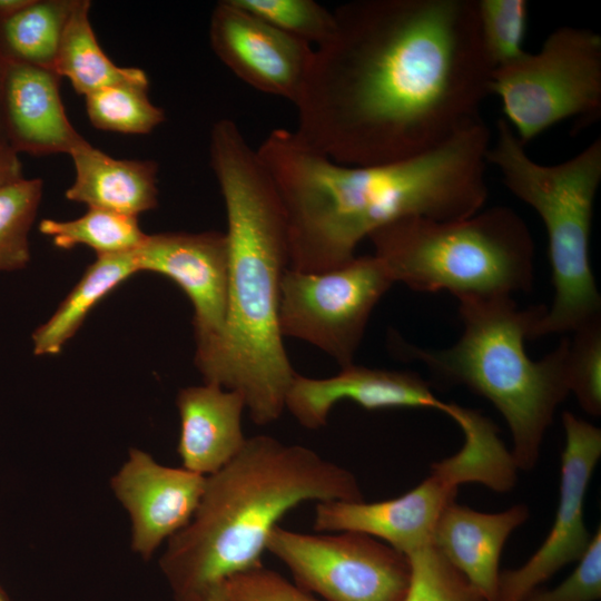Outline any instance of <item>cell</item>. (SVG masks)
Instances as JSON below:
<instances>
[{
	"mask_svg": "<svg viewBox=\"0 0 601 601\" xmlns=\"http://www.w3.org/2000/svg\"><path fill=\"white\" fill-rule=\"evenodd\" d=\"M224 583L233 601H323L264 564Z\"/></svg>",
	"mask_w": 601,
	"mask_h": 601,
	"instance_id": "32",
	"label": "cell"
},
{
	"mask_svg": "<svg viewBox=\"0 0 601 601\" xmlns=\"http://www.w3.org/2000/svg\"><path fill=\"white\" fill-rule=\"evenodd\" d=\"M194 601H233L228 595L225 583L218 584Z\"/></svg>",
	"mask_w": 601,
	"mask_h": 601,
	"instance_id": "35",
	"label": "cell"
},
{
	"mask_svg": "<svg viewBox=\"0 0 601 601\" xmlns=\"http://www.w3.org/2000/svg\"><path fill=\"white\" fill-rule=\"evenodd\" d=\"M0 601H11L8 593L0 583Z\"/></svg>",
	"mask_w": 601,
	"mask_h": 601,
	"instance_id": "37",
	"label": "cell"
},
{
	"mask_svg": "<svg viewBox=\"0 0 601 601\" xmlns=\"http://www.w3.org/2000/svg\"><path fill=\"white\" fill-rule=\"evenodd\" d=\"M136 273H139L136 249L97 256L52 316L33 332V353L39 356L60 353L97 303Z\"/></svg>",
	"mask_w": 601,
	"mask_h": 601,
	"instance_id": "21",
	"label": "cell"
},
{
	"mask_svg": "<svg viewBox=\"0 0 601 601\" xmlns=\"http://www.w3.org/2000/svg\"><path fill=\"white\" fill-rule=\"evenodd\" d=\"M39 230L58 248L83 245L97 256L135 250L147 237L138 217L100 208H88L85 215L71 220L43 219Z\"/></svg>",
	"mask_w": 601,
	"mask_h": 601,
	"instance_id": "24",
	"label": "cell"
},
{
	"mask_svg": "<svg viewBox=\"0 0 601 601\" xmlns=\"http://www.w3.org/2000/svg\"><path fill=\"white\" fill-rule=\"evenodd\" d=\"M485 51L494 68L520 58L528 28L525 0H476Z\"/></svg>",
	"mask_w": 601,
	"mask_h": 601,
	"instance_id": "28",
	"label": "cell"
},
{
	"mask_svg": "<svg viewBox=\"0 0 601 601\" xmlns=\"http://www.w3.org/2000/svg\"><path fill=\"white\" fill-rule=\"evenodd\" d=\"M565 445L561 454L560 495L553 525L533 555L500 574L496 601H524L562 568L578 561L591 535L584 523V499L601 456V430L563 412Z\"/></svg>",
	"mask_w": 601,
	"mask_h": 601,
	"instance_id": "12",
	"label": "cell"
},
{
	"mask_svg": "<svg viewBox=\"0 0 601 601\" xmlns=\"http://www.w3.org/2000/svg\"><path fill=\"white\" fill-rule=\"evenodd\" d=\"M487 162L506 188L532 207L549 239L554 299L536 322L532 339L574 332L601 319V297L590 262L594 199L601 183V138L555 165L533 160L505 119L496 124Z\"/></svg>",
	"mask_w": 601,
	"mask_h": 601,
	"instance_id": "6",
	"label": "cell"
},
{
	"mask_svg": "<svg viewBox=\"0 0 601 601\" xmlns=\"http://www.w3.org/2000/svg\"><path fill=\"white\" fill-rule=\"evenodd\" d=\"M42 196V180L21 178L0 187V272L23 268L28 235Z\"/></svg>",
	"mask_w": 601,
	"mask_h": 601,
	"instance_id": "26",
	"label": "cell"
},
{
	"mask_svg": "<svg viewBox=\"0 0 601 601\" xmlns=\"http://www.w3.org/2000/svg\"><path fill=\"white\" fill-rule=\"evenodd\" d=\"M234 1L278 30L315 48L325 43L334 30L333 11L313 0Z\"/></svg>",
	"mask_w": 601,
	"mask_h": 601,
	"instance_id": "29",
	"label": "cell"
},
{
	"mask_svg": "<svg viewBox=\"0 0 601 601\" xmlns=\"http://www.w3.org/2000/svg\"><path fill=\"white\" fill-rule=\"evenodd\" d=\"M394 283L415 292L512 296L534 280V242L512 208L495 206L470 217H407L368 236Z\"/></svg>",
	"mask_w": 601,
	"mask_h": 601,
	"instance_id": "7",
	"label": "cell"
},
{
	"mask_svg": "<svg viewBox=\"0 0 601 601\" xmlns=\"http://www.w3.org/2000/svg\"><path fill=\"white\" fill-rule=\"evenodd\" d=\"M2 67H3V59L0 56V149H11L8 145L4 128H3V119H2V109H1V80H2ZM12 150V149H11Z\"/></svg>",
	"mask_w": 601,
	"mask_h": 601,
	"instance_id": "36",
	"label": "cell"
},
{
	"mask_svg": "<svg viewBox=\"0 0 601 601\" xmlns=\"http://www.w3.org/2000/svg\"><path fill=\"white\" fill-rule=\"evenodd\" d=\"M70 156L76 177L66 190L67 199L135 217L157 207L155 161L115 159L87 140Z\"/></svg>",
	"mask_w": 601,
	"mask_h": 601,
	"instance_id": "20",
	"label": "cell"
},
{
	"mask_svg": "<svg viewBox=\"0 0 601 601\" xmlns=\"http://www.w3.org/2000/svg\"><path fill=\"white\" fill-rule=\"evenodd\" d=\"M90 1L76 0L65 27L55 72L80 95L126 82H149L139 68L115 65L99 46L89 20Z\"/></svg>",
	"mask_w": 601,
	"mask_h": 601,
	"instance_id": "22",
	"label": "cell"
},
{
	"mask_svg": "<svg viewBox=\"0 0 601 601\" xmlns=\"http://www.w3.org/2000/svg\"><path fill=\"white\" fill-rule=\"evenodd\" d=\"M266 551L296 585L323 601H402L408 585L407 558L362 533H304L277 525Z\"/></svg>",
	"mask_w": 601,
	"mask_h": 601,
	"instance_id": "10",
	"label": "cell"
},
{
	"mask_svg": "<svg viewBox=\"0 0 601 601\" xmlns=\"http://www.w3.org/2000/svg\"><path fill=\"white\" fill-rule=\"evenodd\" d=\"M482 469L467 452L434 462L430 475L417 486L394 499L365 502L325 501L315 506L316 532H356L375 538L405 556L432 544L437 521L455 501L464 483H481Z\"/></svg>",
	"mask_w": 601,
	"mask_h": 601,
	"instance_id": "11",
	"label": "cell"
},
{
	"mask_svg": "<svg viewBox=\"0 0 601 601\" xmlns=\"http://www.w3.org/2000/svg\"><path fill=\"white\" fill-rule=\"evenodd\" d=\"M353 472L299 444L269 435L206 476L190 522L167 541L160 570L176 601H194L228 579L262 565L279 521L307 501H362Z\"/></svg>",
	"mask_w": 601,
	"mask_h": 601,
	"instance_id": "4",
	"label": "cell"
},
{
	"mask_svg": "<svg viewBox=\"0 0 601 601\" xmlns=\"http://www.w3.org/2000/svg\"><path fill=\"white\" fill-rule=\"evenodd\" d=\"M575 569L551 590L532 592L524 601H597L601 598V530L598 528Z\"/></svg>",
	"mask_w": 601,
	"mask_h": 601,
	"instance_id": "31",
	"label": "cell"
},
{
	"mask_svg": "<svg viewBox=\"0 0 601 601\" xmlns=\"http://www.w3.org/2000/svg\"><path fill=\"white\" fill-rule=\"evenodd\" d=\"M209 42L218 59L245 83L296 104L314 57L309 43L278 30L234 0L215 6Z\"/></svg>",
	"mask_w": 601,
	"mask_h": 601,
	"instance_id": "13",
	"label": "cell"
},
{
	"mask_svg": "<svg viewBox=\"0 0 601 601\" xmlns=\"http://www.w3.org/2000/svg\"><path fill=\"white\" fill-rule=\"evenodd\" d=\"M149 82H126L85 96L89 121L100 130L146 135L165 121L148 97Z\"/></svg>",
	"mask_w": 601,
	"mask_h": 601,
	"instance_id": "25",
	"label": "cell"
},
{
	"mask_svg": "<svg viewBox=\"0 0 601 601\" xmlns=\"http://www.w3.org/2000/svg\"><path fill=\"white\" fill-rule=\"evenodd\" d=\"M295 135L335 162L415 157L481 119L494 67L476 0H357L334 11Z\"/></svg>",
	"mask_w": 601,
	"mask_h": 601,
	"instance_id": "1",
	"label": "cell"
},
{
	"mask_svg": "<svg viewBox=\"0 0 601 601\" xmlns=\"http://www.w3.org/2000/svg\"><path fill=\"white\" fill-rule=\"evenodd\" d=\"M209 158L227 217V308L220 336L195 365L205 383L239 392L264 426L282 416L296 374L279 328L289 268L285 211L268 168L231 119L213 125Z\"/></svg>",
	"mask_w": 601,
	"mask_h": 601,
	"instance_id": "3",
	"label": "cell"
},
{
	"mask_svg": "<svg viewBox=\"0 0 601 601\" xmlns=\"http://www.w3.org/2000/svg\"><path fill=\"white\" fill-rule=\"evenodd\" d=\"M492 93L500 98L505 120L523 145L565 119H597L600 35L579 27L556 28L538 52L494 68Z\"/></svg>",
	"mask_w": 601,
	"mask_h": 601,
	"instance_id": "8",
	"label": "cell"
},
{
	"mask_svg": "<svg viewBox=\"0 0 601 601\" xmlns=\"http://www.w3.org/2000/svg\"><path fill=\"white\" fill-rule=\"evenodd\" d=\"M206 476L162 465L139 449L111 477V490L131 522V549L149 560L155 551L193 519Z\"/></svg>",
	"mask_w": 601,
	"mask_h": 601,
	"instance_id": "15",
	"label": "cell"
},
{
	"mask_svg": "<svg viewBox=\"0 0 601 601\" xmlns=\"http://www.w3.org/2000/svg\"><path fill=\"white\" fill-rule=\"evenodd\" d=\"M351 401L368 411L433 408L455 421L461 406L440 401L427 382L412 372L370 368L351 364L329 377L295 374L285 398V410L305 428L326 425L332 408Z\"/></svg>",
	"mask_w": 601,
	"mask_h": 601,
	"instance_id": "16",
	"label": "cell"
},
{
	"mask_svg": "<svg viewBox=\"0 0 601 601\" xmlns=\"http://www.w3.org/2000/svg\"><path fill=\"white\" fill-rule=\"evenodd\" d=\"M30 2L31 0H0V21L13 16Z\"/></svg>",
	"mask_w": 601,
	"mask_h": 601,
	"instance_id": "34",
	"label": "cell"
},
{
	"mask_svg": "<svg viewBox=\"0 0 601 601\" xmlns=\"http://www.w3.org/2000/svg\"><path fill=\"white\" fill-rule=\"evenodd\" d=\"M406 558L410 580L402 601H485L432 544Z\"/></svg>",
	"mask_w": 601,
	"mask_h": 601,
	"instance_id": "27",
	"label": "cell"
},
{
	"mask_svg": "<svg viewBox=\"0 0 601 601\" xmlns=\"http://www.w3.org/2000/svg\"><path fill=\"white\" fill-rule=\"evenodd\" d=\"M491 142L480 119L415 157L348 166L311 149L292 130H272L257 151L283 203L289 268L341 267L364 238L402 218L453 220L479 213L487 198Z\"/></svg>",
	"mask_w": 601,
	"mask_h": 601,
	"instance_id": "2",
	"label": "cell"
},
{
	"mask_svg": "<svg viewBox=\"0 0 601 601\" xmlns=\"http://www.w3.org/2000/svg\"><path fill=\"white\" fill-rule=\"evenodd\" d=\"M180 431L177 452L181 467L208 476L243 450L244 396L216 384L181 388L176 397Z\"/></svg>",
	"mask_w": 601,
	"mask_h": 601,
	"instance_id": "19",
	"label": "cell"
},
{
	"mask_svg": "<svg viewBox=\"0 0 601 601\" xmlns=\"http://www.w3.org/2000/svg\"><path fill=\"white\" fill-rule=\"evenodd\" d=\"M529 515L525 504L485 513L453 501L437 521L432 545L485 601H496L503 546Z\"/></svg>",
	"mask_w": 601,
	"mask_h": 601,
	"instance_id": "18",
	"label": "cell"
},
{
	"mask_svg": "<svg viewBox=\"0 0 601 601\" xmlns=\"http://www.w3.org/2000/svg\"><path fill=\"white\" fill-rule=\"evenodd\" d=\"M457 300L463 332L454 345L421 348L396 337V352L424 364L440 380L464 385L491 402L510 428L516 467L530 471L556 407L571 393L569 338L533 361L525 341L532 339L546 306L519 307L512 296Z\"/></svg>",
	"mask_w": 601,
	"mask_h": 601,
	"instance_id": "5",
	"label": "cell"
},
{
	"mask_svg": "<svg viewBox=\"0 0 601 601\" xmlns=\"http://www.w3.org/2000/svg\"><path fill=\"white\" fill-rule=\"evenodd\" d=\"M52 70L3 60L1 109L6 138L14 152H70L86 139L70 124Z\"/></svg>",
	"mask_w": 601,
	"mask_h": 601,
	"instance_id": "17",
	"label": "cell"
},
{
	"mask_svg": "<svg viewBox=\"0 0 601 601\" xmlns=\"http://www.w3.org/2000/svg\"><path fill=\"white\" fill-rule=\"evenodd\" d=\"M570 391L581 407L593 416L601 414V319L573 332L569 339Z\"/></svg>",
	"mask_w": 601,
	"mask_h": 601,
	"instance_id": "30",
	"label": "cell"
},
{
	"mask_svg": "<svg viewBox=\"0 0 601 601\" xmlns=\"http://www.w3.org/2000/svg\"><path fill=\"white\" fill-rule=\"evenodd\" d=\"M23 178L18 154L11 149H0V187Z\"/></svg>",
	"mask_w": 601,
	"mask_h": 601,
	"instance_id": "33",
	"label": "cell"
},
{
	"mask_svg": "<svg viewBox=\"0 0 601 601\" xmlns=\"http://www.w3.org/2000/svg\"><path fill=\"white\" fill-rule=\"evenodd\" d=\"M393 284L374 255L319 273L288 268L280 287V333L319 348L341 367L354 364L370 316Z\"/></svg>",
	"mask_w": 601,
	"mask_h": 601,
	"instance_id": "9",
	"label": "cell"
},
{
	"mask_svg": "<svg viewBox=\"0 0 601 601\" xmlns=\"http://www.w3.org/2000/svg\"><path fill=\"white\" fill-rule=\"evenodd\" d=\"M76 0H31L0 21L3 60L55 71L62 33Z\"/></svg>",
	"mask_w": 601,
	"mask_h": 601,
	"instance_id": "23",
	"label": "cell"
},
{
	"mask_svg": "<svg viewBox=\"0 0 601 601\" xmlns=\"http://www.w3.org/2000/svg\"><path fill=\"white\" fill-rule=\"evenodd\" d=\"M139 272L164 275L188 296L194 308L195 357L221 334L227 308L229 252L225 233L147 235L136 249Z\"/></svg>",
	"mask_w": 601,
	"mask_h": 601,
	"instance_id": "14",
	"label": "cell"
}]
</instances>
